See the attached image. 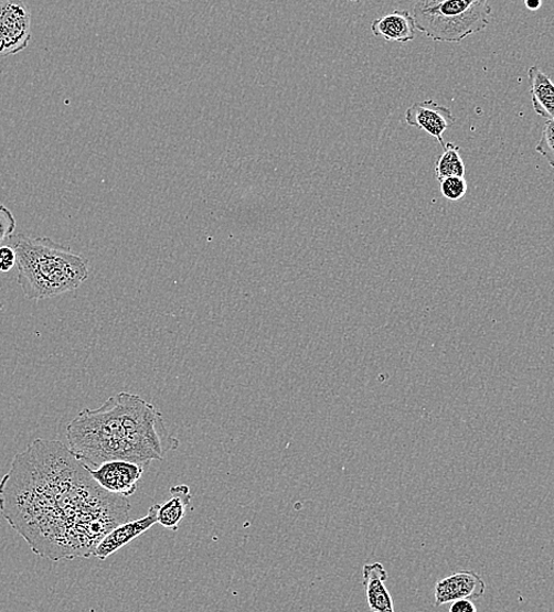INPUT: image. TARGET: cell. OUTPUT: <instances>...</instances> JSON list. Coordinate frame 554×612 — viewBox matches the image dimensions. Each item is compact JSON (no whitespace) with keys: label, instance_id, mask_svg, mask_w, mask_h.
Masks as SVG:
<instances>
[{"label":"cell","instance_id":"6da1fadb","mask_svg":"<svg viewBox=\"0 0 554 612\" xmlns=\"http://www.w3.org/2000/svg\"><path fill=\"white\" fill-rule=\"evenodd\" d=\"M129 512L128 498L102 488L60 441H33L0 481V514L34 554L52 562L94 556Z\"/></svg>","mask_w":554,"mask_h":612},{"label":"cell","instance_id":"7a4b0ae2","mask_svg":"<svg viewBox=\"0 0 554 612\" xmlns=\"http://www.w3.org/2000/svg\"><path fill=\"white\" fill-rule=\"evenodd\" d=\"M67 448L89 468L110 461L148 466L177 450L162 414L138 395L119 393L97 409H84L66 427Z\"/></svg>","mask_w":554,"mask_h":612},{"label":"cell","instance_id":"3957f363","mask_svg":"<svg viewBox=\"0 0 554 612\" xmlns=\"http://www.w3.org/2000/svg\"><path fill=\"white\" fill-rule=\"evenodd\" d=\"M4 244L17 254L19 283L30 301L77 290L89 278V261L49 237L12 235Z\"/></svg>","mask_w":554,"mask_h":612},{"label":"cell","instance_id":"277c9868","mask_svg":"<svg viewBox=\"0 0 554 612\" xmlns=\"http://www.w3.org/2000/svg\"><path fill=\"white\" fill-rule=\"evenodd\" d=\"M487 0H426L413 8L415 28L433 42L461 43L490 23Z\"/></svg>","mask_w":554,"mask_h":612},{"label":"cell","instance_id":"5b68a950","mask_svg":"<svg viewBox=\"0 0 554 612\" xmlns=\"http://www.w3.org/2000/svg\"><path fill=\"white\" fill-rule=\"evenodd\" d=\"M31 39V14L22 2L0 3V57L20 54Z\"/></svg>","mask_w":554,"mask_h":612},{"label":"cell","instance_id":"8992f818","mask_svg":"<svg viewBox=\"0 0 554 612\" xmlns=\"http://www.w3.org/2000/svg\"><path fill=\"white\" fill-rule=\"evenodd\" d=\"M86 468L102 488L126 498L136 493L137 483L145 474V466L127 461H110L94 469Z\"/></svg>","mask_w":554,"mask_h":612},{"label":"cell","instance_id":"52a82bcc","mask_svg":"<svg viewBox=\"0 0 554 612\" xmlns=\"http://www.w3.org/2000/svg\"><path fill=\"white\" fill-rule=\"evenodd\" d=\"M405 118L408 126L435 137L443 149L446 147L443 136L456 122L452 111L435 100L414 103L407 109Z\"/></svg>","mask_w":554,"mask_h":612},{"label":"cell","instance_id":"ba28073f","mask_svg":"<svg viewBox=\"0 0 554 612\" xmlns=\"http://www.w3.org/2000/svg\"><path fill=\"white\" fill-rule=\"evenodd\" d=\"M487 591V583L471 570H460L445 577L435 588L436 606L459 600H479Z\"/></svg>","mask_w":554,"mask_h":612},{"label":"cell","instance_id":"9c48e42d","mask_svg":"<svg viewBox=\"0 0 554 612\" xmlns=\"http://www.w3.org/2000/svg\"><path fill=\"white\" fill-rule=\"evenodd\" d=\"M159 505H152L147 516L119 524L118 527L110 530L100 539L94 556L100 559V561H106L109 556L129 545L138 536L147 533L158 523Z\"/></svg>","mask_w":554,"mask_h":612},{"label":"cell","instance_id":"30bf717a","mask_svg":"<svg viewBox=\"0 0 554 612\" xmlns=\"http://www.w3.org/2000/svg\"><path fill=\"white\" fill-rule=\"evenodd\" d=\"M363 586L372 612H395L392 594L386 587L388 572L381 563L363 566Z\"/></svg>","mask_w":554,"mask_h":612},{"label":"cell","instance_id":"8fae6325","mask_svg":"<svg viewBox=\"0 0 554 612\" xmlns=\"http://www.w3.org/2000/svg\"><path fill=\"white\" fill-rule=\"evenodd\" d=\"M413 15L406 10H395L372 23L374 36L387 42L408 43L415 37Z\"/></svg>","mask_w":554,"mask_h":612},{"label":"cell","instance_id":"7c38bea8","mask_svg":"<svg viewBox=\"0 0 554 612\" xmlns=\"http://www.w3.org/2000/svg\"><path fill=\"white\" fill-rule=\"evenodd\" d=\"M529 83L534 112L554 120V83L539 66L530 67Z\"/></svg>","mask_w":554,"mask_h":612},{"label":"cell","instance_id":"4fadbf2b","mask_svg":"<svg viewBox=\"0 0 554 612\" xmlns=\"http://www.w3.org/2000/svg\"><path fill=\"white\" fill-rule=\"evenodd\" d=\"M171 497L159 505L158 523L168 530L177 532L192 502V493L188 485H177L170 488Z\"/></svg>","mask_w":554,"mask_h":612},{"label":"cell","instance_id":"5bb4252c","mask_svg":"<svg viewBox=\"0 0 554 612\" xmlns=\"http://www.w3.org/2000/svg\"><path fill=\"white\" fill-rule=\"evenodd\" d=\"M465 164L460 155V148L454 143H447L443 154L439 157L435 173L439 182L446 179H465Z\"/></svg>","mask_w":554,"mask_h":612},{"label":"cell","instance_id":"9a60e30c","mask_svg":"<svg viewBox=\"0 0 554 612\" xmlns=\"http://www.w3.org/2000/svg\"><path fill=\"white\" fill-rule=\"evenodd\" d=\"M535 151L542 154L550 167L554 169V120L546 121L541 141L536 144Z\"/></svg>","mask_w":554,"mask_h":612},{"label":"cell","instance_id":"2e32d148","mask_svg":"<svg viewBox=\"0 0 554 612\" xmlns=\"http://www.w3.org/2000/svg\"><path fill=\"white\" fill-rule=\"evenodd\" d=\"M467 190H469V185L465 179L452 178L440 182L441 194L448 201H460L467 194Z\"/></svg>","mask_w":554,"mask_h":612},{"label":"cell","instance_id":"e0dca14e","mask_svg":"<svg viewBox=\"0 0 554 612\" xmlns=\"http://www.w3.org/2000/svg\"><path fill=\"white\" fill-rule=\"evenodd\" d=\"M15 219L10 210L0 204V245H3L15 230Z\"/></svg>","mask_w":554,"mask_h":612},{"label":"cell","instance_id":"ac0fdd59","mask_svg":"<svg viewBox=\"0 0 554 612\" xmlns=\"http://www.w3.org/2000/svg\"><path fill=\"white\" fill-rule=\"evenodd\" d=\"M17 266V254L9 245H0V272H10Z\"/></svg>","mask_w":554,"mask_h":612},{"label":"cell","instance_id":"d6986e66","mask_svg":"<svg viewBox=\"0 0 554 612\" xmlns=\"http://www.w3.org/2000/svg\"><path fill=\"white\" fill-rule=\"evenodd\" d=\"M449 612H478V609L473 601L470 600H459L451 603Z\"/></svg>","mask_w":554,"mask_h":612},{"label":"cell","instance_id":"ffe728a7","mask_svg":"<svg viewBox=\"0 0 554 612\" xmlns=\"http://www.w3.org/2000/svg\"><path fill=\"white\" fill-rule=\"evenodd\" d=\"M528 7L535 10L536 8L542 7V3H539V4H531V3H528Z\"/></svg>","mask_w":554,"mask_h":612},{"label":"cell","instance_id":"44dd1931","mask_svg":"<svg viewBox=\"0 0 554 612\" xmlns=\"http://www.w3.org/2000/svg\"><path fill=\"white\" fill-rule=\"evenodd\" d=\"M4 309V304L0 303V311H2Z\"/></svg>","mask_w":554,"mask_h":612},{"label":"cell","instance_id":"7402d4cb","mask_svg":"<svg viewBox=\"0 0 554 612\" xmlns=\"http://www.w3.org/2000/svg\"><path fill=\"white\" fill-rule=\"evenodd\" d=\"M31 612H38V611H31Z\"/></svg>","mask_w":554,"mask_h":612}]
</instances>
